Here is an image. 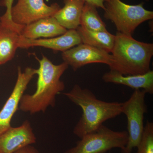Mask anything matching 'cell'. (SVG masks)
<instances>
[{
  "label": "cell",
  "mask_w": 153,
  "mask_h": 153,
  "mask_svg": "<svg viewBox=\"0 0 153 153\" xmlns=\"http://www.w3.org/2000/svg\"><path fill=\"white\" fill-rule=\"evenodd\" d=\"M92 31H107L104 22L99 15L95 6L85 3L80 19V26Z\"/></svg>",
  "instance_id": "cell-17"
},
{
  "label": "cell",
  "mask_w": 153,
  "mask_h": 153,
  "mask_svg": "<svg viewBox=\"0 0 153 153\" xmlns=\"http://www.w3.org/2000/svg\"><path fill=\"white\" fill-rule=\"evenodd\" d=\"M63 2L64 7L53 17L66 30H76L80 26V17L85 1L83 0H64Z\"/></svg>",
  "instance_id": "cell-15"
},
{
  "label": "cell",
  "mask_w": 153,
  "mask_h": 153,
  "mask_svg": "<svg viewBox=\"0 0 153 153\" xmlns=\"http://www.w3.org/2000/svg\"><path fill=\"white\" fill-rule=\"evenodd\" d=\"M145 1H150V0H145Z\"/></svg>",
  "instance_id": "cell-22"
},
{
  "label": "cell",
  "mask_w": 153,
  "mask_h": 153,
  "mask_svg": "<svg viewBox=\"0 0 153 153\" xmlns=\"http://www.w3.org/2000/svg\"><path fill=\"white\" fill-rule=\"evenodd\" d=\"M144 3L129 5L121 0H107L104 4V16L114 24L117 32L132 36L143 23L152 20L153 11L144 7Z\"/></svg>",
  "instance_id": "cell-4"
},
{
  "label": "cell",
  "mask_w": 153,
  "mask_h": 153,
  "mask_svg": "<svg viewBox=\"0 0 153 153\" xmlns=\"http://www.w3.org/2000/svg\"><path fill=\"white\" fill-rule=\"evenodd\" d=\"M13 1L14 0H2L1 5L5 7L6 11L4 15L0 18V22L11 26H16V25L13 22L11 16V10L13 7Z\"/></svg>",
  "instance_id": "cell-19"
},
{
  "label": "cell",
  "mask_w": 153,
  "mask_h": 153,
  "mask_svg": "<svg viewBox=\"0 0 153 153\" xmlns=\"http://www.w3.org/2000/svg\"><path fill=\"white\" fill-rule=\"evenodd\" d=\"M136 153H153V123L147 121Z\"/></svg>",
  "instance_id": "cell-18"
},
{
  "label": "cell",
  "mask_w": 153,
  "mask_h": 153,
  "mask_svg": "<svg viewBox=\"0 0 153 153\" xmlns=\"http://www.w3.org/2000/svg\"><path fill=\"white\" fill-rule=\"evenodd\" d=\"M31 123L26 120L19 126H11L0 134V153H15L36 142Z\"/></svg>",
  "instance_id": "cell-10"
},
{
  "label": "cell",
  "mask_w": 153,
  "mask_h": 153,
  "mask_svg": "<svg viewBox=\"0 0 153 153\" xmlns=\"http://www.w3.org/2000/svg\"><path fill=\"white\" fill-rule=\"evenodd\" d=\"M37 74V69L28 67L22 71L21 67H18V76L16 84L10 95L0 111V134L12 126L11 120L19 109L22 96L31 79Z\"/></svg>",
  "instance_id": "cell-7"
},
{
  "label": "cell",
  "mask_w": 153,
  "mask_h": 153,
  "mask_svg": "<svg viewBox=\"0 0 153 153\" xmlns=\"http://www.w3.org/2000/svg\"><path fill=\"white\" fill-rule=\"evenodd\" d=\"M62 57L74 71L91 63H104L109 66L112 58L108 52L82 43L62 52Z\"/></svg>",
  "instance_id": "cell-9"
},
{
  "label": "cell",
  "mask_w": 153,
  "mask_h": 153,
  "mask_svg": "<svg viewBox=\"0 0 153 153\" xmlns=\"http://www.w3.org/2000/svg\"><path fill=\"white\" fill-rule=\"evenodd\" d=\"M102 79L105 82L126 85L134 90L142 89L146 93L153 94L152 70L144 74L127 75L110 70L103 74Z\"/></svg>",
  "instance_id": "cell-13"
},
{
  "label": "cell",
  "mask_w": 153,
  "mask_h": 153,
  "mask_svg": "<svg viewBox=\"0 0 153 153\" xmlns=\"http://www.w3.org/2000/svg\"><path fill=\"white\" fill-rule=\"evenodd\" d=\"M85 3L95 6L97 8H101L104 10V4L107 0H83Z\"/></svg>",
  "instance_id": "cell-20"
},
{
  "label": "cell",
  "mask_w": 153,
  "mask_h": 153,
  "mask_svg": "<svg viewBox=\"0 0 153 153\" xmlns=\"http://www.w3.org/2000/svg\"><path fill=\"white\" fill-rule=\"evenodd\" d=\"M80 139L74 147L64 153H106L115 148L122 151L127 143L128 133L126 131H114L102 125Z\"/></svg>",
  "instance_id": "cell-5"
},
{
  "label": "cell",
  "mask_w": 153,
  "mask_h": 153,
  "mask_svg": "<svg viewBox=\"0 0 153 153\" xmlns=\"http://www.w3.org/2000/svg\"><path fill=\"white\" fill-rule=\"evenodd\" d=\"M36 57L39 63L36 90L33 94H23L19 106V110L31 114L45 112L49 107L55 106L56 96L65 89L60 77L68 67L64 62L55 65L44 55L41 59Z\"/></svg>",
  "instance_id": "cell-1"
},
{
  "label": "cell",
  "mask_w": 153,
  "mask_h": 153,
  "mask_svg": "<svg viewBox=\"0 0 153 153\" xmlns=\"http://www.w3.org/2000/svg\"><path fill=\"white\" fill-rule=\"evenodd\" d=\"M21 30L0 22V65L12 60L19 48Z\"/></svg>",
  "instance_id": "cell-14"
},
{
  "label": "cell",
  "mask_w": 153,
  "mask_h": 153,
  "mask_svg": "<svg viewBox=\"0 0 153 153\" xmlns=\"http://www.w3.org/2000/svg\"><path fill=\"white\" fill-rule=\"evenodd\" d=\"M82 43L77 31L69 30L61 36L49 38L30 39L21 36L19 41V48L28 49L40 47L63 52Z\"/></svg>",
  "instance_id": "cell-11"
},
{
  "label": "cell",
  "mask_w": 153,
  "mask_h": 153,
  "mask_svg": "<svg viewBox=\"0 0 153 153\" xmlns=\"http://www.w3.org/2000/svg\"><path fill=\"white\" fill-rule=\"evenodd\" d=\"M67 30L53 16L40 19L25 26L21 36L30 39L49 38L63 35Z\"/></svg>",
  "instance_id": "cell-12"
},
{
  "label": "cell",
  "mask_w": 153,
  "mask_h": 153,
  "mask_svg": "<svg viewBox=\"0 0 153 153\" xmlns=\"http://www.w3.org/2000/svg\"><path fill=\"white\" fill-rule=\"evenodd\" d=\"M63 94L82 110V116L73 130L79 138L95 131L105 122L122 113L123 102L100 100L91 91L77 84Z\"/></svg>",
  "instance_id": "cell-2"
},
{
  "label": "cell",
  "mask_w": 153,
  "mask_h": 153,
  "mask_svg": "<svg viewBox=\"0 0 153 153\" xmlns=\"http://www.w3.org/2000/svg\"><path fill=\"white\" fill-rule=\"evenodd\" d=\"M15 153H40L38 150L34 147L30 146H27L22 148Z\"/></svg>",
  "instance_id": "cell-21"
},
{
  "label": "cell",
  "mask_w": 153,
  "mask_h": 153,
  "mask_svg": "<svg viewBox=\"0 0 153 153\" xmlns=\"http://www.w3.org/2000/svg\"><path fill=\"white\" fill-rule=\"evenodd\" d=\"M82 44L102 49L111 53L114 46L115 36L108 31H92L79 26L76 30Z\"/></svg>",
  "instance_id": "cell-16"
},
{
  "label": "cell",
  "mask_w": 153,
  "mask_h": 153,
  "mask_svg": "<svg viewBox=\"0 0 153 153\" xmlns=\"http://www.w3.org/2000/svg\"><path fill=\"white\" fill-rule=\"evenodd\" d=\"M146 94L143 90H134L130 97L123 102L122 113L126 115L127 120L128 141L122 153H132L141 140L145 126L144 118L147 112L145 102Z\"/></svg>",
  "instance_id": "cell-6"
},
{
  "label": "cell",
  "mask_w": 153,
  "mask_h": 153,
  "mask_svg": "<svg viewBox=\"0 0 153 153\" xmlns=\"http://www.w3.org/2000/svg\"><path fill=\"white\" fill-rule=\"evenodd\" d=\"M61 8L57 3L49 6L44 0H18L11 10L13 22L26 26L40 19L53 16Z\"/></svg>",
  "instance_id": "cell-8"
},
{
  "label": "cell",
  "mask_w": 153,
  "mask_h": 153,
  "mask_svg": "<svg viewBox=\"0 0 153 153\" xmlns=\"http://www.w3.org/2000/svg\"><path fill=\"white\" fill-rule=\"evenodd\" d=\"M115 36L111 70L124 75L142 74L150 70L153 44L137 41L131 36L118 32Z\"/></svg>",
  "instance_id": "cell-3"
}]
</instances>
